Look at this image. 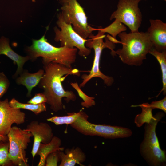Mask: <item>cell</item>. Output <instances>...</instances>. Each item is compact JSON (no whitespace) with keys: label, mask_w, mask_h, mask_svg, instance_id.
I'll use <instances>...</instances> for the list:
<instances>
[{"label":"cell","mask_w":166,"mask_h":166,"mask_svg":"<svg viewBox=\"0 0 166 166\" xmlns=\"http://www.w3.org/2000/svg\"><path fill=\"white\" fill-rule=\"evenodd\" d=\"M44 73L38 84L42 89L43 93L45 96L46 102L51 109L57 112L64 108L62 98L67 103L75 101L76 96L72 91H65L62 85L66 76L73 75L79 76V71L76 69L69 68L65 65L50 62L44 64Z\"/></svg>","instance_id":"obj_1"},{"label":"cell","mask_w":166,"mask_h":166,"mask_svg":"<svg viewBox=\"0 0 166 166\" xmlns=\"http://www.w3.org/2000/svg\"><path fill=\"white\" fill-rule=\"evenodd\" d=\"M122 45L116 51L122 62L129 65H140L146 55L152 48L149 35L145 32L127 33L122 32L118 34Z\"/></svg>","instance_id":"obj_2"},{"label":"cell","mask_w":166,"mask_h":166,"mask_svg":"<svg viewBox=\"0 0 166 166\" xmlns=\"http://www.w3.org/2000/svg\"><path fill=\"white\" fill-rule=\"evenodd\" d=\"M140 0H119L117 10L111 15L110 19H115L110 25L105 28H98L104 33L110 34L116 39L119 34L125 31L128 27L131 32H138L142 21V15L138 5Z\"/></svg>","instance_id":"obj_3"},{"label":"cell","mask_w":166,"mask_h":166,"mask_svg":"<svg viewBox=\"0 0 166 166\" xmlns=\"http://www.w3.org/2000/svg\"><path fill=\"white\" fill-rule=\"evenodd\" d=\"M26 51L31 61L42 57L43 64L52 62L72 68V65L76 61L78 49L65 46L55 47L47 42L44 35L39 39H33L32 45L27 47Z\"/></svg>","instance_id":"obj_4"},{"label":"cell","mask_w":166,"mask_h":166,"mask_svg":"<svg viewBox=\"0 0 166 166\" xmlns=\"http://www.w3.org/2000/svg\"><path fill=\"white\" fill-rule=\"evenodd\" d=\"M96 35L93 34L87 40L85 43L86 47L89 49H93L95 53V56L93 64L91 69L88 74H84L81 76L82 82L80 84L79 87H82L92 78L94 77H98L101 78L104 83L107 86H111L114 80L111 77L104 75L100 71L99 68L100 62L101 55L103 50L108 48L111 50L113 55H116L114 49L115 48L114 43L109 40L108 37L105 38L104 42L103 38L105 36V33L99 30Z\"/></svg>","instance_id":"obj_5"},{"label":"cell","mask_w":166,"mask_h":166,"mask_svg":"<svg viewBox=\"0 0 166 166\" xmlns=\"http://www.w3.org/2000/svg\"><path fill=\"white\" fill-rule=\"evenodd\" d=\"M163 116L162 113H157L149 123H146L144 139L140 146L141 155L152 166H160L166 162V152L161 149L156 133V125Z\"/></svg>","instance_id":"obj_6"},{"label":"cell","mask_w":166,"mask_h":166,"mask_svg":"<svg viewBox=\"0 0 166 166\" xmlns=\"http://www.w3.org/2000/svg\"><path fill=\"white\" fill-rule=\"evenodd\" d=\"M88 117L86 113L83 111L76 121L70 125L80 133L86 136L115 139L128 137L132 134V131L127 128L93 124L88 121Z\"/></svg>","instance_id":"obj_7"},{"label":"cell","mask_w":166,"mask_h":166,"mask_svg":"<svg viewBox=\"0 0 166 166\" xmlns=\"http://www.w3.org/2000/svg\"><path fill=\"white\" fill-rule=\"evenodd\" d=\"M58 1L61 5V13L66 23L71 24L74 30L84 39L93 35V31L97 29L88 25L84 8L77 0Z\"/></svg>","instance_id":"obj_8"},{"label":"cell","mask_w":166,"mask_h":166,"mask_svg":"<svg viewBox=\"0 0 166 166\" xmlns=\"http://www.w3.org/2000/svg\"><path fill=\"white\" fill-rule=\"evenodd\" d=\"M9 143V157L12 165L27 166L28 158L26 150L31 142L32 133L25 129L17 127H11L7 135Z\"/></svg>","instance_id":"obj_9"},{"label":"cell","mask_w":166,"mask_h":166,"mask_svg":"<svg viewBox=\"0 0 166 166\" xmlns=\"http://www.w3.org/2000/svg\"><path fill=\"white\" fill-rule=\"evenodd\" d=\"M57 24L61 30L57 27L54 28L55 41L60 42L61 47L65 46L71 48H77L79 50L78 54L81 57L89 56L91 50L85 46L87 40L83 38L77 34L71 24L65 22L61 12L57 14Z\"/></svg>","instance_id":"obj_10"},{"label":"cell","mask_w":166,"mask_h":166,"mask_svg":"<svg viewBox=\"0 0 166 166\" xmlns=\"http://www.w3.org/2000/svg\"><path fill=\"white\" fill-rule=\"evenodd\" d=\"M25 113L20 109L11 107L7 98L0 101V134L7 136L13 124L24 123Z\"/></svg>","instance_id":"obj_11"},{"label":"cell","mask_w":166,"mask_h":166,"mask_svg":"<svg viewBox=\"0 0 166 166\" xmlns=\"http://www.w3.org/2000/svg\"><path fill=\"white\" fill-rule=\"evenodd\" d=\"M30 131L34 137V141L31 152L32 157L35 156L41 143L46 144L49 143L53 135L51 126L47 123L39 122L37 121H32L25 129Z\"/></svg>","instance_id":"obj_12"},{"label":"cell","mask_w":166,"mask_h":166,"mask_svg":"<svg viewBox=\"0 0 166 166\" xmlns=\"http://www.w3.org/2000/svg\"><path fill=\"white\" fill-rule=\"evenodd\" d=\"M147 31L153 48L162 52L166 51V23L160 19H150Z\"/></svg>","instance_id":"obj_13"},{"label":"cell","mask_w":166,"mask_h":166,"mask_svg":"<svg viewBox=\"0 0 166 166\" xmlns=\"http://www.w3.org/2000/svg\"><path fill=\"white\" fill-rule=\"evenodd\" d=\"M3 54L8 57L15 63L17 65V69L13 77H17L23 70V67L25 62L30 60L29 56H20L13 50L10 47L8 38L2 37L0 38V55Z\"/></svg>","instance_id":"obj_14"},{"label":"cell","mask_w":166,"mask_h":166,"mask_svg":"<svg viewBox=\"0 0 166 166\" xmlns=\"http://www.w3.org/2000/svg\"><path fill=\"white\" fill-rule=\"evenodd\" d=\"M61 162L59 166H74L76 164L83 166L86 159L85 154L79 147L67 148L63 152L59 151Z\"/></svg>","instance_id":"obj_15"},{"label":"cell","mask_w":166,"mask_h":166,"mask_svg":"<svg viewBox=\"0 0 166 166\" xmlns=\"http://www.w3.org/2000/svg\"><path fill=\"white\" fill-rule=\"evenodd\" d=\"M44 73V70L42 69L34 73H30L28 70H23L16 78V82L18 85H22L26 87L28 91L27 96L30 97L32 89L38 85Z\"/></svg>","instance_id":"obj_16"},{"label":"cell","mask_w":166,"mask_h":166,"mask_svg":"<svg viewBox=\"0 0 166 166\" xmlns=\"http://www.w3.org/2000/svg\"><path fill=\"white\" fill-rule=\"evenodd\" d=\"M61 143L60 139L56 136H53L48 144L41 143L36 154V155L39 156L40 158L37 166H45L46 159L48 155L55 151H62L64 148L60 147Z\"/></svg>","instance_id":"obj_17"},{"label":"cell","mask_w":166,"mask_h":166,"mask_svg":"<svg viewBox=\"0 0 166 166\" xmlns=\"http://www.w3.org/2000/svg\"><path fill=\"white\" fill-rule=\"evenodd\" d=\"M9 103L10 106L12 108L29 110L32 111L36 115L46 110L45 103L39 104L24 103L19 102L14 98L9 101Z\"/></svg>","instance_id":"obj_18"},{"label":"cell","mask_w":166,"mask_h":166,"mask_svg":"<svg viewBox=\"0 0 166 166\" xmlns=\"http://www.w3.org/2000/svg\"><path fill=\"white\" fill-rule=\"evenodd\" d=\"M149 53L154 56L159 62L162 71L163 88L159 94L162 91L163 94L166 93V51L160 52L152 48Z\"/></svg>","instance_id":"obj_19"},{"label":"cell","mask_w":166,"mask_h":166,"mask_svg":"<svg viewBox=\"0 0 166 166\" xmlns=\"http://www.w3.org/2000/svg\"><path fill=\"white\" fill-rule=\"evenodd\" d=\"M140 107L142 109L140 114L137 115L135 118V122L138 127H140L144 123H148L153 117L152 113V109L148 103H144L137 105H132L131 107Z\"/></svg>","instance_id":"obj_20"},{"label":"cell","mask_w":166,"mask_h":166,"mask_svg":"<svg viewBox=\"0 0 166 166\" xmlns=\"http://www.w3.org/2000/svg\"><path fill=\"white\" fill-rule=\"evenodd\" d=\"M83 112L82 111H80L77 113H67V115L66 116H55L48 118L47 120L57 125L63 124H70L76 121Z\"/></svg>","instance_id":"obj_21"},{"label":"cell","mask_w":166,"mask_h":166,"mask_svg":"<svg viewBox=\"0 0 166 166\" xmlns=\"http://www.w3.org/2000/svg\"><path fill=\"white\" fill-rule=\"evenodd\" d=\"M9 140H0V166L12 165L9 157Z\"/></svg>","instance_id":"obj_22"},{"label":"cell","mask_w":166,"mask_h":166,"mask_svg":"<svg viewBox=\"0 0 166 166\" xmlns=\"http://www.w3.org/2000/svg\"><path fill=\"white\" fill-rule=\"evenodd\" d=\"M70 84L72 87L76 90L79 96L82 99L83 101L81 103L82 106L88 108L95 105L94 97H90L86 95L81 89L77 83H71Z\"/></svg>","instance_id":"obj_23"},{"label":"cell","mask_w":166,"mask_h":166,"mask_svg":"<svg viewBox=\"0 0 166 166\" xmlns=\"http://www.w3.org/2000/svg\"><path fill=\"white\" fill-rule=\"evenodd\" d=\"M58 150L53 152L46 157L45 161L46 166H57L58 162L61 159L59 155V151Z\"/></svg>","instance_id":"obj_24"},{"label":"cell","mask_w":166,"mask_h":166,"mask_svg":"<svg viewBox=\"0 0 166 166\" xmlns=\"http://www.w3.org/2000/svg\"><path fill=\"white\" fill-rule=\"evenodd\" d=\"M10 85V81L5 74L0 72V99L6 93Z\"/></svg>","instance_id":"obj_25"},{"label":"cell","mask_w":166,"mask_h":166,"mask_svg":"<svg viewBox=\"0 0 166 166\" xmlns=\"http://www.w3.org/2000/svg\"><path fill=\"white\" fill-rule=\"evenodd\" d=\"M46 98L43 93H37L34 97L27 101V103L34 104H39L46 103Z\"/></svg>","instance_id":"obj_26"},{"label":"cell","mask_w":166,"mask_h":166,"mask_svg":"<svg viewBox=\"0 0 166 166\" xmlns=\"http://www.w3.org/2000/svg\"><path fill=\"white\" fill-rule=\"evenodd\" d=\"M150 107L152 109H159L166 113V97H165L163 99L155 101L152 102L149 104Z\"/></svg>","instance_id":"obj_27"},{"label":"cell","mask_w":166,"mask_h":166,"mask_svg":"<svg viewBox=\"0 0 166 166\" xmlns=\"http://www.w3.org/2000/svg\"><path fill=\"white\" fill-rule=\"evenodd\" d=\"M0 140L3 141H8L7 136H4L0 134Z\"/></svg>","instance_id":"obj_28"},{"label":"cell","mask_w":166,"mask_h":166,"mask_svg":"<svg viewBox=\"0 0 166 166\" xmlns=\"http://www.w3.org/2000/svg\"><path fill=\"white\" fill-rule=\"evenodd\" d=\"M165 0V1H166V0Z\"/></svg>","instance_id":"obj_29"}]
</instances>
